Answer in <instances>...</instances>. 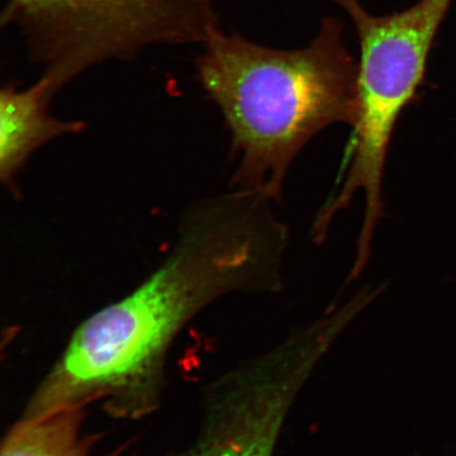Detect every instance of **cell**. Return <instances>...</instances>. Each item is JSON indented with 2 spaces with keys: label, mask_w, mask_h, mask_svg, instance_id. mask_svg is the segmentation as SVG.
Wrapping results in <instances>:
<instances>
[{
  "label": "cell",
  "mask_w": 456,
  "mask_h": 456,
  "mask_svg": "<svg viewBox=\"0 0 456 456\" xmlns=\"http://www.w3.org/2000/svg\"><path fill=\"white\" fill-rule=\"evenodd\" d=\"M349 15L359 42V112L352 162L340 191L318 214L329 230L356 193L364 197L357 245L372 248L384 215L383 180L393 131L424 81L428 57L452 0H419L401 12L375 16L359 0H330Z\"/></svg>",
  "instance_id": "obj_3"
},
{
  "label": "cell",
  "mask_w": 456,
  "mask_h": 456,
  "mask_svg": "<svg viewBox=\"0 0 456 456\" xmlns=\"http://www.w3.org/2000/svg\"><path fill=\"white\" fill-rule=\"evenodd\" d=\"M270 202L236 191L193 205L164 264L77 330L28 415L145 389L170 341L205 305L232 289L278 288L289 236Z\"/></svg>",
  "instance_id": "obj_1"
},
{
  "label": "cell",
  "mask_w": 456,
  "mask_h": 456,
  "mask_svg": "<svg viewBox=\"0 0 456 456\" xmlns=\"http://www.w3.org/2000/svg\"><path fill=\"white\" fill-rule=\"evenodd\" d=\"M202 48L197 76L231 131L237 191L279 201L290 164L314 136L355 126L358 61L334 17L302 49L267 48L221 28Z\"/></svg>",
  "instance_id": "obj_2"
},
{
  "label": "cell",
  "mask_w": 456,
  "mask_h": 456,
  "mask_svg": "<svg viewBox=\"0 0 456 456\" xmlns=\"http://www.w3.org/2000/svg\"><path fill=\"white\" fill-rule=\"evenodd\" d=\"M190 456H271L259 444L235 432L212 433Z\"/></svg>",
  "instance_id": "obj_7"
},
{
  "label": "cell",
  "mask_w": 456,
  "mask_h": 456,
  "mask_svg": "<svg viewBox=\"0 0 456 456\" xmlns=\"http://www.w3.org/2000/svg\"><path fill=\"white\" fill-rule=\"evenodd\" d=\"M55 94L43 77L26 89L9 84L0 93V178L15 195L17 175L38 148L85 127L82 122L51 116Z\"/></svg>",
  "instance_id": "obj_5"
},
{
  "label": "cell",
  "mask_w": 456,
  "mask_h": 456,
  "mask_svg": "<svg viewBox=\"0 0 456 456\" xmlns=\"http://www.w3.org/2000/svg\"><path fill=\"white\" fill-rule=\"evenodd\" d=\"M81 421L78 407L27 415L5 438L2 456H90Z\"/></svg>",
  "instance_id": "obj_6"
},
{
  "label": "cell",
  "mask_w": 456,
  "mask_h": 456,
  "mask_svg": "<svg viewBox=\"0 0 456 456\" xmlns=\"http://www.w3.org/2000/svg\"><path fill=\"white\" fill-rule=\"evenodd\" d=\"M0 27L15 28L55 93L102 62L202 45L221 28L213 0H8Z\"/></svg>",
  "instance_id": "obj_4"
}]
</instances>
